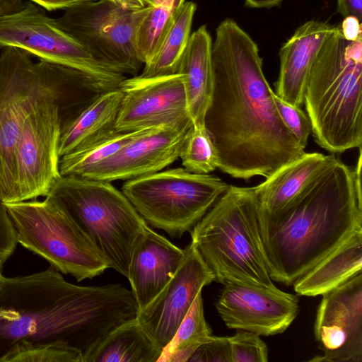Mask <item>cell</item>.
<instances>
[{
    "instance_id": "1",
    "label": "cell",
    "mask_w": 362,
    "mask_h": 362,
    "mask_svg": "<svg viewBox=\"0 0 362 362\" xmlns=\"http://www.w3.org/2000/svg\"><path fill=\"white\" fill-rule=\"evenodd\" d=\"M211 62L213 94L204 124L218 168L247 181L267 178L301 157L305 148L281 118L259 47L235 20L227 18L216 28Z\"/></svg>"
},
{
    "instance_id": "2",
    "label": "cell",
    "mask_w": 362,
    "mask_h": 362,
    "mask_svg": "<svg viewBox=\"0 0 362 362\" xmlns=\"http://www.w3.org/2000/svg\"><path fill=\"white\" fill-rule=\"evenodd\" d=\"M132 290L119 284L81 286L45 270L0 278V362L20 344L61 342L83 362L119 325L137 317Z\"/></svg>"
},
{
    "instance_id": "3",
    "label": "cell",
    "mask_w": 362,
    "mask_h": 362,
    "mask_svg": "<svg viewBox=\"0 0 362 362\" xmlns=\"http://www.w3.org/2000/svg\"><path fill=\"white\" fill-rule=\"evenodd\" d=\"M361 148L351 168L333 155L308 186L282 208L259 207L262 248L270 278L293 283L362 230Z\"/></svg>"
},
{
    "instance_id": "4",
    "label": "cell",
    "mask_w": 362,
    "mask_h": 362,
    "mask_svg": "<svg viewBox=\"0 0 362 362\" xmlns=\"http://www.w3.org/2000/svg\"><path fill=\"white\" fill-rule=\"evenodd\" d=\"M315 142L331 153L362 144V37L346 40L340 25L325 40L304 92Z\"/></svg>"
},
{
    "instance_id": "5",
    "label": "cell",
    "mask_w": 362,
    "mask_h": 362,
    "mask_svg": "<svg viewBox=\"0 0 362 362\" xmlns=\"http://www.w3.org/2000/svg\"><path fill=\"white\" fill-rule=\"evenodd\" d=\"M254 188L229 185L190 231L216 281L276 290L265 262Z\"/></svg>"
},
{
    "instance_id": "6",
    "label": "cell",
    "mask_w": 362,
    "mask_h": 362,
    "mask_svg": "<svg viewBox=\"0 0 362 362\" xmlns=\"http://www.w3.org/2000/svg\"><path fill=\"white\" fill-rule=\"evenodd\" d=\"M88 90L86 76L67 67L25 118L15 150L16 202L46 197L61 177L62 126L86 104Z\"/></svg>"
},
{
    "instance_id": "7",
    "label": "cell",
    "mask_w": 362,
    "mask_h": 362,
    "mask_svg": "<svg viewBox=\"0 0 362 362\" xmlns=\"http://www.w3.org/2000/svg\"><path fill=\"white\" fill-rule=\"evenodd\" d=\"M112 268L125 277L138 236L147 226L129 200L110 182L61 176L49 193Z\"/></svg>"
},
{
    "instance_id": "8",
    "label": "cell",
    "mask_w": 362,
    "mask_h": 362,
    "mask_svg": "<svg viewBox=\"0 0 362 362\" xmlns=\"http://www.w3.org/2000/svg\"><path fill=\"white\" fill-rule=\"evenodd\" d=\"M18 243L78 281L91 279L110 268L95 247L52 194L42 200L4 203Z\"/></svg>"
},
{
    "instance_id": "9",
    "label": "cell",
    "mask_w": 362,
    "mask_h": 362,
    "mask_svg": "<svg viewBox=\"0 0 362 362\" xmlns=\"http://www.w3.org/2000/svg\"><path fill=\"white\" fill-rule=\"evenodd\" d=\"M228 187L216 175L177 168L127 180L122 192L146 222L173 238H181Z\"/></svg>"
},
{
    "instance_id": "10",
    "label": "cell",
    "mask_w": 362,
    "mask_h": 362,
    "mask_svg": "<svg viewBox=\"0 0 362 362\" xmlns=\"http://www.w3.org/2000/svg\"><path fill=\"white\" fill-rule=\"evenodd\" d=\"M66 66L6 47L0 52V199L16 202L15 150L23 122Z\"/></svg>"
},
{
    "instance_id": "11",
    "label": "cell",
    "mask_w": 362,
    "mask_h": 362,
    "mask_svg": "<svg viewBox=\"0 0 362 362\" xmlns=\"http://www.w3.org/2000/svg\"><path fill=\"white\" fill-rule=\"evenodd\" d=\"M37 5L30 0L0 1V51L14 47L83 72L109 89L119 88L125 75L95 59Z\"/></svg>"
},
{
    "instance_id": "12",
    "label": "cell",
    "mask_w": 362,
    "mask_h": 362,
    "mask_svg": "<svg viewBox=\"0 0 362 362\" xmlns=\"http://www.w3.org/2000/svg\"><path fill=\"white\" fill-rule=\"evenodd\" d=\"M149 8L131 11L106 0H90L66 8L52 21L95 59L135 76L142 66L135 49V34Z\"/></svg>"
},
{
    "instance_id": "13",
    "label": "cell",
    "mask_w": 362,
    "mask_h": 362,
    "mask_svg": "<svg viewBox=\"0 0 362 362\" xmlns=\"http://www.w3.org/2000/svg\"><path fill=\"white\" fill-rule=\"evenodd\" d=\"M119 88L123 97L115 124L117 132L192 121L182 74L154 78L137 75L126 78Z\"/></svg>"
},
{
    "instance_id": "14",
    "label": "cell",
    "mask_w": 362,
    "mask_h": 362,
    "mask_svg": "<svg viewBox=\"0 0 362 362\" xmlns=\"http://www.w3.org/2000/svg\"><path fill=\"white\" fill-rule=\"evenodd\" d=\"M314 334L323 355L310 361L362 362V272L322 295Z\"/></svg>"
},
{
    "instance_id": "15",
    "label": "cell",
    "mask_w": 362,
    "mask_h": 362,
    "mask_svg": "<svg viewBox=\"0 0 362 362\" xmlns=\"http://www.w3.org/2000/svg\"><path fill=\"white\" fill-rule=\"evenodd\" d=\"M216 308L229 329L262 336L283 333L299 313L297 295L234 283L224 284Z\"/></svg>"
},
{
    "instance_id": "16",
    "label": "cell",
    "mask_w": 362,
    "mask_h": 362,
    "mask_svg": "<svg viewBox=\"0 0 362 362\" xmlns=\"http://www.w3.org/2000/svg\"><path fill=\"white\" fill-rule=\"evenodd\" d=\"M185 250L175 275L152 301L139 310L136 317L163 350L173 338L198 293L215 281L212 271L192 242Z\"/></svg>"
},
{
    "instance_id": "17",
    "label": "cell",
    "mask_w": 362,
    "mask_h": 362,
    "mask_svg": "<svg viewBox=\"0 0 362 362\" xmlns=\"http://www.w3.org/2000/svg\"><path fill=\"white\" fill-rule=\"evenodd\" d=\"M192 122L146 129L81 177L129 180L162 170L179 157Z\"/></svg>"
},
{
    "instance_id": "18",
    "label": "cell",
    "mask_w": 362,
    "mask_h": 362,
    "mask_svg": "<svg viewBox=\"0 0 362 362\" xmlns=\"http://www.w3.org/2000/svg\"><path fill=\"white\" fill-rule=\"evenodd\" d=\"M185 254V248L177 247L148 225L144 228L135 242L127 278L139 310L170 281Z\"/></svg>"
},
{
    "instance_id": "19",
    "label": "cell",
    "mask_w": 362,
    "mask_h": 362,
    "mask_svg": "<svg viewBox=\"0 0 362 362\" xmlns=\"http://www.w3.org/2000/svg\"><path fill=\"white\" fill-rule=\"evenodd\" d=\"M338 25L310 20L298 27L279 52L280 67L274 93L301 107L310 67L320 48Z\"/></svg>"
},
{
    "instance_id": "20",
    "label": "cell",
    "mask_w": 362,
    "mask_h": 362,
    "mask_svg": "<svg viewBox=\"0 0 362 362\" xmlns=\"http://www.w3.org/2000/svg\"><path fill=\"white\" fill-rule=\"evenodd\" d=\"M122 97L119 88L105 91L64 122L59 144L60 158L115 133Z\"/></svg>"
},
{
    "instance_id": "21",
    "label": "cell",
    "mask_w": 362,
    "mask_h": 362,
    "mask_svg": "<svg viewBox=\"0 0 362 362\" xmlns=\"http://www.w3.org/2000/svg\"><path fill=\"white\" fill-rule=\"evenodd\" d=\"M212 39L205 25L190 35L178 73L185 76L189 117L193 124H204L214 87Z\"/></svg>"
},
{
    "instance_id": "22",
    "label": "cell",
    "mask_w": 362,
    "mask_h": 362,
    "mask_svg": "<svg viewBox=\"0 0 362 362\" xmlns=\"http://www.w3.org/2000/svg\"><path fill=\"white\" fill-rule=\"evenodd\" d=\"M333 155L305 152L253 187L259 209L274 211L286 205L319 175Z\"/></svg>"
},
{
    "instance_id": "23",
    "label": "cell",
    "mask_w": 362,
    "mask_h": 362,
    "mask_svg": "<svg viewBox=\"0 0 362 362\" xmlns=\"http://www.w3.org/2000/svg\"><path fill=\"white\" fill-rule=\"evenodd\" d=\"M362 272V230L293 283L300 296H322Z\"/></svg>"
},
{
    "instance_id": "24",
    "label": "cell",
    "mask_w": 362,
    "mask_h": 362,
    "mask_svg": "<svg viewBox=\"0 0 362 362\" xmlns=\"http://www.w3.org/2000/svg\"><path fill=\"white\" fill-rule=\"evenodd\" d=\"M162 352L136 317L112 329L86 362H158Z\"/></svg>"
},
{
    "instance_id": "25",
    "label": "cell",
    "mask_w": 362,
    "mask_h": 362,
    "mask_svg": "<svg viewBox=\"0 0 362 362\" xmlns=\"http://www.w3.org/2000/svg\"><path fill=\"white\" fill-rule=\"evenodd\" d=\"M197 5L186 1L177 11L173 22L156 54L146 64L141 78H154L178 73L190 37Z\"/></svg>"
},
{
    "instance_id": "26",
    "label": "cell",
    "mask_w": 362,
    "mask_h": 362,
    "mask_svg": "<svg viewBox=\"0 0 362 362\" xmlns=\"http://www.w3.org/2000/svg\"><path fill=\"white\" fill-rule=\"evenodd\" d=\"M213 337L212 330L204 317L201 291L173 338L163 349L158 362H187L194 351Z\"/></svg>"
},
{
    "instance_id": "27",
    "label": "cell",
    "mask_w": 362,
    "mask_h": 362,
    "mask_svg": "<svg viewBox=\"0 0 362 362\" xmlns=\"http://www.w3.org/2000/svg\"><path fill=\"white\" fill-rule=\"evenodd\" d=\"M146 129L115 132L86 148L62 156L59 165L61 176L84 175L90 168L112 156Z\"/></svg>"
},
{
    "instance_id": "28",
    "label": "cell",
    "mask_w": 362,
    "mask_h": 362,
    "mask_svg": "<svg viewBox=\"0 0 362 362\" xmlns=\"http://www.w3.org/2000/svg\"><path fill=\"white\" fill-rule=\"evenodd\" d=\"M177 11L162 3L150 6L140 21L134 45L137 57L142 64H147L159 50Z\"/></svg>"
},
{
    "instance_id": "29",
    "label": "cell",
    "mask_w": 362,
    "mask_h": 362,
    "mask_svg": "<svg viewBox=\"0 0 362 362\" xmlns=\"http://www.w3.org/2000/svg\"><path fill=\"white\" fill-rule=\"evenodd\" d=\"M179 158L191 173L209 174L218 168L217 151L204 124H192Z\"/></svg>"
},
{
    "instance_id": "30",
    "label": "cell",
    "mask_w": 362,
    "mask_h": 362,
    "mask_svg": "<svg viewBox=\"0 0 362 362\" xmlns=\"http://www.w3.org/2000/svg\"><path fill=\"white\" fill-rule=\"evenodd\" d=\"M3 362H83L82 354L61 342L20 344L12 348Z\"/></svg>"
},
{
    "instance_id": "31",
    "label": "cell",
    "mask_w": 362,
    "mask_h": 362,
    "mask_svg": "<svg viewBox=\"0 0 362 362\" xmlns=\"http://www.w3.org/2000/svg\"><path fill=\"white\" fill-rule=\"evenodd\" d=\"M231 362H267L268 347L260 335L245 330H238L228 337Z\"/></svg>"
},
{
    "instance_id": "32",
    "label": "cell",
    "mask_w": 362,
    "mask_h": 362,
    "mask_svg": "<svg viewBox=\"0 0 362 362\" xmlns=\"http://www.w3.org/2000/svg\"><path fill=\"white\" fill-rule=\"evenodd\" d=\"M274 101L284 123L305 149L312 134V124L307 113L301 107L284 100L275 93Z\"/></svg>"
},
{
    "instance_id": "33",
    "label": "cell",
    "mask_w": 362,
    "mask_h": 362,
    "mask_svg": "<svg viewBox=\"0 0 362 362\" xmlns=\"http://www.w3.org/2000/svg\"><path fill=\"white\" fill-rule=\"evenodd\" d=\"M187 362H231L228 337L213 338L200 344Z\"/></svg>"
},
{
    "instance_id": "34",
    "label": "cell",
    "mask_w": 362,
    "mask_h": 362,
    "mask_svg": "<svg viewBox=\"0 0 362 362\" xmlns=\"http://www.w3.org/2000/svg\"><path fill=\"white\" fill-rule=\"evenodd\" d=\"M17 244L16 230L0 199V261L4 264L13 255Z\"/></svg>"
},
{
    "instance_id": "35",
    "label": "cell",
    "mask_w": 362,
    "mask_h": 362,
    "mask_svg": "<svg viewBox=\"0 0 362 362\" xmlns=\"http://www.w3.org/2000/svg\"><path fill=\"white\" fill-rule=\"evenodd\" d=\"M340 29L346 40L354 41L362 37L361 22L356 17H345L340 25Z\"/></svg>"
},
{
    "instance_id": "36",
    "label": "cell",
    "mask_w": 362,
    "mask_h": 362,
    "mask_svg": "<svg viewBox=\"0 0 362 362\" xmlns=\"http://www.w3.org/2000/svg\"><path fill=\"white\" fill-rule=\"evenodd\" d=\"M337 12L342 16H354L362 21V0H337Z\"/></svg>"
},
{
    "instance_id": "37",
    "label": "cell",
    "mask_w": 362,
    "mask_h": 362,
    "mask_svg": "<svg viewBox=\"0 0 362 362\" xmlns=\"http://www.w3.org/2000/svg\"><path fill=\"white\" fill-rule=\"evenodd\" d=\"M47 11L65 10L77 4L90 0H30Z\"/></svg>"
},
{
    "instance_id": "38",
    "label": "cell",
    "mask_w": 362,
    "mask_h": 362,
    "mask_svg": "<svg viewBox=\"0 0 362 362\" xmlns=\"http://www.w3.org/2000/svg\"><path fill=\"white\" fill-rule=\"evenodd\" d=\"M284 0H244V5L251 8H270L279 6Z\"/></svg>"
},
{
    "instance_id": "39",
    "label": "cell",
    "mask_w": 362,
    "mask_h": 362,
    "mask_svg": "<svg viewBox=\"0 0 362 362\" xmlns=\"http://www.w3.org/2000/svg\"><path fill=\"white\" fill-rule=\"evenodd\" d=\"M126 10H140L146 7L141 0H106Z\"/></svg>"
},
{
    "instance_id": "40",
    "label": "cell",
    "mask_w": 362,
    "mask_h": 362,
    "mask_svg": "<svg viewBox=\"0 0 362 362\" xmlns=\"http://www.w3.org/2000/svg\"><path fill=\"white\" fill-rule=\"evenodd\" d=\"M146 6H156L161 4L163 0H141Z\"/></svg>"
},
{
    "instance_id": "41",
    "label": "cell",
    "mask_w": 362,
    "mask_h": 362,
    "mask_svg": "<svg viewBox=\"0 0 362 362\" xmlns=\"http://www.w3.org/2000/svg\"><path fill=\"white\" fill-rule=\"evenodd\" d=\"M4 263L0 261V278L3 276L2 274V267H3Z\"/></svg>"
},
{
    "instance_id": "42",
    "label": "cell",
    "mask_w": 362,
    "mask_h": 362,
    "mask_svg": "<svg viewBox=\"0 0 362 362\" xmlns=\"http://www.w3.org/2000/svg\"><path fill=\"white\" fill-rule=\"evenodd\" d=\"M0 1H1V0H0Z\"/></svg>"
}]
</instances>
